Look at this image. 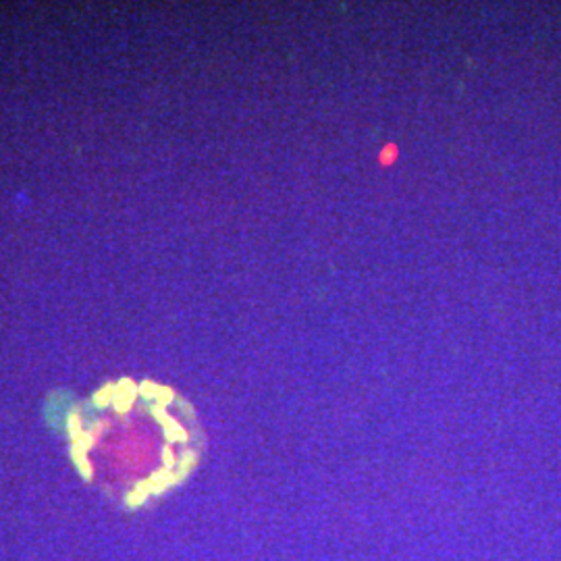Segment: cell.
Instances as JSON below:
<instances>
[{"label":"cell","instance_id":"obj_1","mask_svg":"<svg viewBox=\"0 0 561 561\" xmlns=\"http://www.w3.org/2000/svg\"><path fill=\"white\" fill-rule=\"evenodd\" d=\"M401 150L400 146L396 144V141H387L385 146L381 148V152H379V164L381 167H391V164H396L398 159H400Z\"/></svg>","mask_w":561,"mask_h":561}]
</instances>
